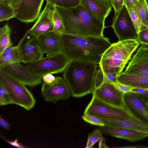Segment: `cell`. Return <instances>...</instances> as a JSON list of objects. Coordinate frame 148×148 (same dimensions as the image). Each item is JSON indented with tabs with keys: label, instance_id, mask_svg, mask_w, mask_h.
Listing matches in <instances>:
<instances>
[{
	"label": "cell",
	"instance_id": "27",
	"mask_svg": "<svg viewBox=\"0 0 148 148\" xmlns=\"http://www.w3.org/2000/svg\"><path fill=\"white\" fill-rule=\"evenodd\" d=\"M21 62V57L17 48L11 53L0 58V67L7 65Z\"/></svg>",
	"mask_w": 148,
	"mask_h": 148
},
{
	"label": "cell",
	"instance_id": "39",
	"mask_svg": "<svg viewBox=\"0 0 148 148\" xmlns=\"http://www.w3.org/2000/svg\"><path fill=\"white\" fill-rule=\"evenodd\" d=\"M131 92L137 94L147 95L148 94V89L132 88L131 89Z\"/></svg>",
	"mask_w": 148,
	"mask_h": 148
},
{
	"label": "cell",
	"instance_id": "30",
	"mask_svg": "<svg viewBox=\"0 0 148 148\" xmlns=\"http://www.w3.org/2000/svg\"><path fill=\"white\" fill-rule=\"evenodd\" d=\"M11 103L9 93L4 86L0 82V105L1 106Z\"/></svg>",
	"mask_w": 148,
	"mask_h": 148
},
{
	"label": "cell",
	"instance_id": "2",
	"mask_svg": "<svg viewBox=\"0 0 148 148\" xmlns=\"http://www.w3.org/2000/svg\"><path fill=\"white\" fill-rule=\"evenodd\" d=\"M55 6L63 21L64 34L84 37L104 36L105 23L80 4L68 8Z\"/></svg>",
	"mask_w": 148,
	"mask_h": 148
},
{
	"label": "cell",
	"instance_id": "13",
	"mask_svg": "<svg viewBox=\"0 0 148 148\" xmlns=\"http://www.w3.org/2000/svg\"><path fill=\"white\" fill-rule=\"evenodd\" d=\"M41 94L46 101L54 103L60 100L67 99L71 96L68 85L62 77L52 84L47 85L43 83Z\"/></svg>",
	"mask_w": 148,
	"mask_h": 148
},
{
	"label": "cell",
	"instance_id": "10",
	"mask_svg": "<svg viewBox=\"0 0 148 148\" xmlns=\"http://www.w3.org/2000/svg\"><path fill=\"white\" fill-rule=\"evenodd\" d=\"M123 100L127 109L148 125V98L146 95L130 92L124 95Z\"/></svg>",
	"mask_w": 148,
	"mask_h": 148
},
{
	"label": "cell",
	"instance_id": "31",
	"mask_svg": "<svg viewBox=\"0 0 148 148\" xmlns=\"http://www.w3.org/2000/svg\"><path fill=\"white\" fill-rule=\"evenodd\" d=\"M82 118L86 122L94 125L99 126L105 125L103 122L100 119L92 115L84 114Z\"/></svg>",
	"mask_w": 148,
	"mask_h": 148
},
{
	"label": "cell",
	"instance_id": "17",
	"mask_svg": "<svg viewBox=\"0 0 148 148\" xmlns=\"http://www.w3.org/2000/svg\"><path fill=\"white\" fill-rule=\"evenodd\" d=\"M40 49L47 56L62 52L60 36L52 32L36 37Z\"/></svg>",
	"mask_w": 148,
	"mask_h": 148
},
{
	"label": "cell",
	"instance_id": "18",
	"mask_svg": "<svg viewBox=\"0 0 148 148\" xmlns=\"http://www.w3.org/2000/svg\"><path fill=\"white\" fill-rule=\"evenodd\" d=\"M80 4L104 23L112 7L110 0H80Z\"/></svg>",
	"mask_w": 148,
	"mask_h": 148
},
{
	"label": "cell",
	"instance_id": "42",
	"mask_svg": "<svg viewBox=\"0 0 148 148\" xmlns=\"http://www.w3.org/2000/svg\"><path fill=\"white\" fill-rule=\"evenodd\" d=\"M22 0H9L8 3L14 9H16Z\"/></svg>",
	"mask_w": 148,
	"mask_h": 148
},
{
	"label": "cell",
	"instance_id": "43",
	"mask_svg": "<svg viewBox=\"0 0 148 148\" xmlns=\"http://www.w3.org/2000/svg\"><path fill=\"white\" fill-rule=\"evenodd\" d=\"M138 0H124V5L127 8L133 7Z\"/></svg>",
	"mask_w": 148,
	"mask_h": 148
},
{
	"label": "cell",
	"instance_id": "29",
	"mask_svg": "<svg viewBox=\"0 0 148 148\" xmlns=\"http://www.w3.org/2000/svg\"><path fill=\"white\" fill-rule=\"evenodd\" d=\"M134 25L138 34L141 30L147 28L142 24L137 13L133 7L127 8Z\"/></svg>",
	"mask_w": 148,
	"mask_h": 148
},
{
	"label": "cell",
	"instance_id": "35",
	"mask_svg": "<svg viewBox=\"0 0 148 148\" xmlns=\"http://www.w3.org/2000/svg\"><path fill=\"white\" fill-rule=\"evenodd\" d=\"M112 83L116 88L124 94L131 92V90L133 88L121 84L118 81Z\"/></svg>",
	"mask_w": 148,
	"mask_h": 148
},
{
	"label": "cell",
	"instance_id": "7",
	"mask_svg": "<svg viewBox=\"0 0 148 148\" xmlns=\"http://www.w3.org/2000/svg\"><path fill=\"white\" fill-rule=\"evenodd\" d=\"M84 114L92 115L99 118L139 119L127 108L125 109L118 108L103 101L93 95Z\"/></svg>",
	"mask_w": 148,
	"mask_h": 148
},
{
	"label": "cell",
	"instance_id": "23",
	"mask_svg": "<svg viewBox=\"0 0 148 148\" xmlns=\"http://www.w3.org/2000/svg\"><path fill=\"white\" fill-rule=\"evenodd\" d=\"M134 8L143 25L148 28V7L145 0H138Z\"/></svg>",
	"mask_w": 148,
	"mask_h": 148
},
{
	"label": "cell",
	"instance_id": "6",
	"mask_svg": "<svg viewBox=\"0 0 148 148\" xmlns=\"http://www.w3.org/2000/svg\"><path fill=\"white\" fill-rule=\"evenodd\" d=\"M70 61L62 52L27 63L25 66L32 73L42 77L47 74L63 72Z\"/></svg>",
	"mask_w": 148,
	"mask_h": 148
},
{
	"label": "cell",
	"instance_id": "16",
	"mask_svg": "<svg viewBox=\"0 0 148 148\" xmlns=\"http://www.w3.org/2000/svg\"><path fill=\"white\" fill-rule=\"evenodd\" d=\"M45 0H22L17 8L16 17L25 23L33 22L39 17Z\"/></svg>",
	"mask_w": 148,
	"mask_h": 148
},
{
	"label": "cell",
	"instance_id": "40",
	"mask_svg": "<svg viewBox=\"0 0 148 148\" xmlns=\"http://www.w3.org/2000/svg\"><path fill=\"white\" fill-rule=\"evenodd\" d=\"M0 125L2 127L7 130H9L10 127L8 123L1 116H0Z\"/></svg>",
	"mask_w": 148,
	"mask_h": 148
},
{
	"label": "cell",
	"instance_id": "36",
	"mask_svg": "<svg viewBox=\"0 0 148 148\" xmlns=\"http://www.w3.org/2000/svg\"><path fill=\"white\" fill-rule=\"evenodd\" d=\"M114 13L118 12L124 5V0H110Z\"/></svg>",
	"mask_w": 148,
	"mask_h": 148
},
{
	"label": "cell",
	"instance_id": "38",
	"mask_svg": "<svg viewBox=\"0 0 148 148\" xmlns=\"http://www.w3.org/2000/svg\"><path fill=\"white\" fill-rule=\"evenodd\" d=\"M106 79L111 83L116 82L117 81V75L115 73H110L105 75Z\"/></svg>",
	"mask_w": 148,
	"mask_h": 148
},
{
	"label": "cell",
	"instance_id": "32",
	"mask_svg": "<svg viewBox=\"0 0 148 148\" xmlns=\"http://www.w3.org/2000/svg\"><path fill=\"white\" fill-rule=\"evenodd\" d=\"M105 79V74L102 69L99 67L97 70L95 78V89L99 87Z\"/></svg>",
	"mask_w": 148,
	"mask_h": 148
},
{
	"label": "cell",
	"instance_id": "41",
	"mask_svg": "<svg viewBox=\"0 0 148 148\" xmlns=\"http://www.w3.org/2000/svg\"><path fill=\"white\" fill-rule=\"evenodd\" d=\"M7 142L11 145L20 148L26 147L24 146L20 143L17 140H14L7 141Z\"/></svg>",
	"mask_w": 148,
	"mask_h": 148
},
{
	"label": "cell",
	"instance_id": "3",
	"mask_svg": "<svg viewBox=\"0 0 148 148\" xmlns=\"http://www.w3.org/2000/svg\"><path fill=\"white\" fill-rule=\"evenodd\" d=\"M97 64L86 62L70 61L64 71L63 77L70 89L71 96L79 98L95 89V78Z\"/></svg>",
	"mask_w": 148,
	"mask_h": 148
},
{
	"label": "cell",
	"instance_id": "9",
	"mask_svg": "<svg viewBox=\"0 0 148 148\" xmlns=\"http://www.w3.org/2000/svg\"><path fill=\"white\" fill-rule=\"evenodd\" d=\"M92 95L112 106L122 109L127 108L123 100L124 94L106 79L101 85L95 89Z\"/></svg>",
	"mask_w": 148,
	"mask_h": 148
},
{
	"label": "cell",
	"instance_id": "19",
	"mask_svg": "<svg viewBox=\"0 0 148 148\" xmlns=\"http://www.w3.org/2000/svg\"><path fill=\"white\" fill-rule=\"evenodd\" d=\"M99 129L102 133L131 142L142 140L148 137L147 134L126 129L104 125L100 126Z\"/></svg>",
	"mask_w": 148,
	"mask_h": 148
},
{
	"label": "cell",
	"instance_id": "21",
	"mask_svg": "<svg viewBox=\"0 0 148 148\" xmlns=\"http://www.w3.org/2000/svg\"><path fill=\"white\" fill-rule=\"evenodd\" d=\"M117 81L121 84L133 88L148 89V76L122 73L117 76Z\"/></svg>",
	"mask_w": 148,
	"mask_h": 148
},
{
	"label": "cell",
	"instance_id": "45",
	"mask_svg": "<svg viewBox=\"0 0 148 148\" xmlns=\"http://www.w3.org/2000/svg\"><path fill=\"white\" fill-rule=\"evenodd\" d=\"M9 0H0V1H9Z\"/></svg>",
	"mask_w": 148,
	"mask_h": 148
},
{
	"label": "cell",
	"instance_id": "20",
	"mask_svg": "<svg viewBox=\"0 0 148 148\" xmlns=\"http://www.w3.org/2000/svg\"><path fill=\"white\" fill-rule=\"evenodd\" d=\"M105 125L126 129L148 134V125L138 119H110L99 118Z\"/></svg>",
	"mask_w": 148,
	"mask_h": 148
},
{
	"label": "cell",
	"instance_id": "37",
	"mask_svg": "<svg viewBox=\"0 0 148 148\" xmlns=\"http://www.w3.org/2000/svg\"><path fill=\"white\" fill-rule=\"evenodd\" d=\"M17 45L14 46H11L6 49L3 52L2 55L0 56V58H3L11 53L18 48Z\"/></svg>",
	"mask_w": 148,
	"mask_h": 148
},
{
	"label": "cell",
	"instance_id": "5",
	"mask_svg": "<svg viewBox=\"0 0 148 148\" xmlns=\"http://www.w3.org/2000/svg\"><path fill=\"white\" fill-rule=\"evenodd\" d=\"M0 82L7 90L11 103L20 106L27 111L34 107L36 100L25 85L10 76L1 68Z\"/></svg>",
	"mask_w": 148,
	"mask_h": 148
},
{
	"label": "cell",
	"instance_id": "44",
	"mask_svg": "<svg viewBox=\"0 0 148 148\" xmlns=\"http://www.w3.org/2000/svg\"><path fill=\"white\" fill-rule=\"evenodd\" d=\"M146 4L148 7V0H145Z\"/></svg>",
	"mask_w": 148,
	"mask_h": 148
},
{
	"label": "cell",
	"instance_id": "11",
	"mask_svg": "<svg viewBox=\"0 0 148 148\" xmlns=\"http://www.w3.org/2000/svg\"><path fill=\"white\" fill-rule=\"evenodd\" d=\"M17 45L21 62L24 64L43 58L44 54L40 49L36 37L29 34L27 31Z\"/></svg>",
	"mask_w": 148,
	"mask_h": 148
},
{
	"label": "cell",
	"instance_id": "34",
	"mask_svg": "<svg viewBox=\"0 0 148 148\" xmlns=\"http://www.w3.org/2000/svg\"><path fill=\"white\" fill-rule=\"evenodd\" d=\"M137 39L140 44L148 45V28L143 29L139 32Z\"/></svg>",
	"mask_w": 148,
	"mask_h": 148
},
{
	"label": "cell",
	"instance_id": "14",
	"mask_svg": "<svg viewBox=\"0 0 148 148\" xmlns=\"http://www.w3.org/2000/svg\"><path fill=\"white\" fill-rule=\"evenodd\" d=\"M122 73L148 76V45L141 44Z\"/></svg>",
	"mask_w": 148,
	"mask_h": 148
},
{
	"label": "cell",
	"instance_id": "12",
	"mask_svg": "<svg viewBox=\"0 0 148 148\" xmlns=\"http://www.w3.org/2000/svg\"><path fill=\"white\" fill-rule=\"evenodd\" d=\"M0 68L15 79L29 87L39 85L42 81L41 77L32 73L20 63L6 65Z\"/></svg>",
	"mask_w": 148,
	"mask_h": 148
},
{
	"label": "cell",
	"instance_id": "22",
	"mask_svg": "<svg viewBox=\"0 0 148 148\" xmlns=\"http://www.w3.org/2000/svg\"><path fill=\"white\" fill-rule=\"evenodd\" d=\"M11 33V29L8 23L0 29V56L6 49L13 45Z\"/></svg>",
	"mask_w": 148,
	"mask_h": 148
},
{
	"label": "cell",
	"instance_id": "1",
	"mask_svg": "<svg viewBox=\"0 0 148 148\" xmlns=\"http://www.w3.org/2000/svg\"><path fill=\"white\" fill-rule=\"evenodd\" d=\"M62 53L70 61L99 64L101 56L111 45L108 38L84 37L64 34L60 36Z\"/></svg>",
	"mask_w": 148,
	"mask_h": 148
},
{
	"label": "cell",
	"instance_id": "4",
	"mask_svg": "<svg viewBox=\"0 0 148 148\" xmlns=\"http://www.w3.org/2000/svg\"><path fill=\"white\" fill-rule=\"evenodd\" d=\"M140 43L137 39L118 41L112 43L103 53L99 64L105 75L122 71Z\"/></svg>",
	"mask_w": 148,
	"mask_h": 148
},
{
	"label": "cell",
	"instance_id": "15",
	"mask_svg": "<svg viewBox=\"0 0 148 148\" xmlns=\"http://www.w3.org/2000/svg\"><path fill=\"white\" fill-rule=\"evenodd\" d=\"M55 6L46 4L36 21L29 29V34L37 37L40 36L53 32V17Z\"/></svg>",
	"mask_w": 148,
	"mask_h": 148
},
{
	"label": "cell",
	"instance_id": "26",
	"mask_svg": "<svg viewBox=\"0 0 148 148\" xmlns=\"http://www.w3.org/2000/svg\"><path fill=\"white\" fill-rule=\"evenodd\" d=\"M80 0H46V4L54 6L68 8L75 7L80 4Z\"/></svg>",
	"mask_w": 148,
	"mask_h": 148
},
{
	"label": "cell",
	"instance_id": "28",
	"mask_svg": "<svg viewBox=\"0 0 148 148\" xmlns=\"http://www.w3.org/2000/svg\"><path fill=\"white\" fill-rule=\"evenodd\" d=\"M102 132L98 129L95 130L90 134L88 136L86 148H92L96 142H99L104 139Z\"/></svg>",
	"mask_w": 148,
	"mask_h": 148
},
{
	"label": "cell",
	"instance_id": "33",
	"mask_svg": "<svg viewBox=\"0 0 148 148\" xmlns=\"http://www.w3.org/2000/svg\"><path fill=\"white\" fill-rule=\"evenodd\" d=\"M61 77L55 76L53 74L49 73L42 76V78L43 83L47 85H51L56 82Z\"/></svg>",
	"mask_w": 148,
	"mask_h": 148
},
{
	"label": "cell",
	"instance_id": "46",
	"mask_svg": "<svg viewBox=\"0 0 148 148\" xmlns=\"http://www.w3.org/2000/svg\"><path fill=\"white\" fill-rule=\"evenodd\" d=\"M147 97L148 98V94H147V95H146Z\"/></svg>",
	"mask_w": 148,
	"mask_h": 148
},
{
	"label": "cell",
	"instance_id": "8",
	"mask_svg": "<svg viewBox=\"0 0 148 148\" xmlns=\"http://www.w3.org/2000/svg\"><path fill=\"white\" fill-rule=\"evenodd\" d=\"M112 21L110 26L119 41L137 39L138 34L125 5L114 13Z\"/></svg>",
	"mask_w": 148,
	"mask_h": 148
},
{
	"label": "cell",
	"instance_id": "25",
	"mask_svg": "<svg viewBox=\"0 0 148 148\" xmlns=\"http://www.w3.org/2000/svg\"><path fill=\"white\" fill-rule=\"evenodd\" d=\"M53 32L59 35L64 34L65 27L62 20L55 6L53 17Z\"/></svg>",
	"mask_w": 148,
	"mask_h": 148
},
{
	"label": "cell",
	"instance_id": "24",
	"mask_svg": "<svg viewBox=\"0 0 148 148\" xmlns=\"http://www.w3.org/2000/svg\"><path fill=\"white\" fill-rule=\"evenodd\" d=\"M17 13L11 6L8 1H0V21H8L16 18Z\"/></svg>",
	"mask_w": 148,
	"mask_h": 148
}]
</instances>
